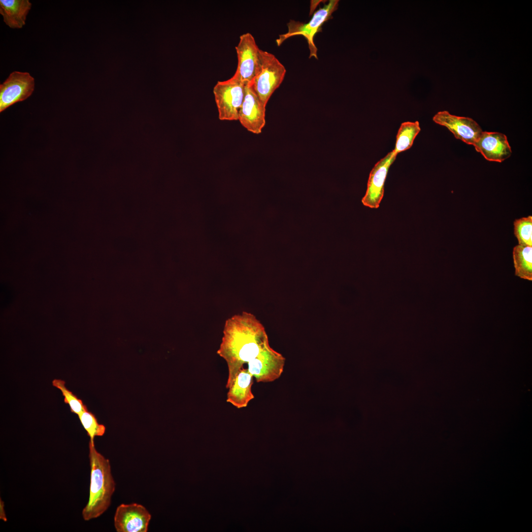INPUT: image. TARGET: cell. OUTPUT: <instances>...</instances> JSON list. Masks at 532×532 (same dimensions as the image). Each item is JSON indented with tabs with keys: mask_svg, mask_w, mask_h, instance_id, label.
Returning <instances> with one entry per match:
<instances>
[{
	"mask_svg": "<svg viewBox=\"0 0 532 532\" xmlns=\"http://www.w3.org/2000/svg\"><path fill=\"white\" fill-rule=\"evenodd\" d=\"M223 332L217 354L227 364V389L245 365L257 382H271L281 376L285 359L271 347L265 327L255 315L243 311L232 316Z\"/></svg>",
	"mask_w": 532,
	"mask_h": 532,
	"instance_id": "cell-1",
	"label": "cell"
},
{
	"mask_svg": "<svg viewBox=\"0 0 532 532\" xmlns=\"http://www.w3.org/2000/svg\"><path fill=\"white\" fill-rule=\"evenodd\" d=\"M89 459L91 468L89 497L82 511L85 521L97 518L104 513L110 505L115 490L109 460L99 453L95 444L90 442Z\"/></svg>",
	"mask_w": 532,
	"mask_h": 532,
	"instance_id": "cell-2",
	"label": "cell"
},
{
	"mask_svg": "<svg viewBox=\"0 0 532 532\" xmlns=\"http://www.w3.org/2000/svg\"><path fill=\"white\" fill-rule=\"evenodd\" d=\"M259 64L252 82L253 88L266 106L273 92L282 83L286 70L272 54L260 49Z\"/></svg>",
	"mask_w": 532,
	"mask_h": 532,
	"instance_id": "cell-3",
	"label": "cell"
},
{
	"mask_svg": "<svg viewBox=\"0 0 532 532\" xmlns=\"http://www.w3.org/2000/svg\"><path fill=\"white\" fill-rule=\"evenodd\" d=\"M245 84L234 73L230 79L219 81L213 94L220 120L237 121L245 92Z\"/></svg>",
	"mask_w": 532,
	"mask_h": 532,
	"instance_id": "cell-4",
	"label": "cell"
},
{
	"mask_svg": "<svg viewBox=\"0 0 532 532\" xmlns=\"http://www.w3.org/2000/svg\"><path fill=\"white\" fill-rule=\"evenodd\" d=\"M338 0H331L328 4L317 10L311 19L307 23H304L299 21L290 20L287 24L288 32L280 34L276 40L278 46L288 38L295 36L301 35L306 39L310 51L309 58H317V48L314 42L313 38L316 33L320 31L322 25L331 19L332 13L337 8Z\"/></svg>",
	"mask_w": 532,
	"mask_h": 532,
	"instance_id": "cell-5",
	"label": "cell"
},
{
	"mask_svg": "<svg viewBox=\"0 0 532 532\" xmlns=\"http://www.w3.org/2000/svg\"><path fill=\"white\" fill-rule=\"evenodd\" d=\"M34 79L27 72L14 71L0 84V112L33 94Z\"/></svg>",
	"mask_w": 532,
	"mask_h": 532,
	"instance_id": "cell-6",
	"label": "cell"
},
{
	"mask_svg": "<svg viewBox=\"0 0 532 532\" xmlns=\"http://www.w3.org/2000/svg\"><path fill=\"white\" fill-rule=\"evenodd\" d=\"M151 515L142 505L122 503L116 508L114 525L117 532H147Z\"/></svg>",
	"mask_w": 532,
	"mask_h": 532,
	"instance_id": "cell-7",
	"label": "cell"
},
{
	"mask_svg": "<svg viewBox=\"0 0 532 532\" xmlns=\"http://www.w3.org/2000/svg\"><path fill=\"white\" fill-rule=\"evenodd\" d=\"M260 49L249 33L239 37L235 46L238 64L235 73L245 84L252 83L259 64Z\"/></svg>",
	"mask_w": 532,
	"mask_h": 532,
	"instance_id": "cell-8",
	"label": "cell"
},
{
	"mask_svg": "<svg viewBox=\"0 0 532 532\" xmlns=\"http://www.w3.org/2000/svg\"><path fill=\"white\" fill-rule=\"evenodd\" d=\"M397 155L393 150L375 164L369 173L363 204L370 208H378L384 196V184L390 166Z\"/></svg>",
	"mask_w": 532,
	"mask_h": 532,
	"instance_id": "cell-9",
	"label": "cell"
},
{
	"mask_svg": "<svg viewBox=\"0 0 532 532\" xmlns=\"http://www.w3.org/2000/svg\"><path fill=\"white\" fill-rule=\"evenodd\" d=\"M266 106L255 92L252 83L246 84L244 98L238 113V120L247 131L261 133L266 124Z\"/></svg>",
	"mask_w": 532,
	"mask_h": 532,
	"instance_id": "cell-10",
	"label": "cell"
},
{
	"mask_svg": "<svg viewBox=\"0 0 532 532\" xmlns=\"http://www.w3.org/2000/svg\"><path fill=\"white\" fill-rule=\"evenodd\" d=\"M433 121L446 127L456 138L469 145H474L483 132L480 126L471 118L453 115L445 111L436 114Z\"/></svg>",
	"mask_w": 532,
	"mask_h": 532,
	"instance_id": "cell-11",
	"label": "cell"
},
{
	"mask_svg": "<svg viewBox=\"0 0 532 532\" xmlns=\"http://www.w3.org/2000/svg\"><path fill=\"white\" fill-rule=\"evenodd\" d=\"M473 146L490 161L502 162L512 153L506 136L498 132H482Z\"/></svg>",
	"mask_w": 532,
	"mask_h": 532,
	"instance_id": "cell-12",
	"label": "cell"
},
{
	"mask_svg": "<svg viewBox=\"0 0 532 532\" xmlns=\"http://www.w3.org/2000/svg\"><path fill=\"white\" fill-rule=\"evenodd\" d=\"M253 378L246 368H241L228 389L227 402L238 409L246 407L254 398L252 391Z\"/></svg>",
	"mask_w": 532,
	"mask_h": 532,
	"instance_id": "cell-13",
	"label": "cell"
},
{
	"mask_svg": "<svg viewBox=\"0 0 532 532\" xmlns=\"http://www.w3.org/2000/svg\"><path fill=\"white\" fill-rule=\"evenodd\" d=\"M32 5L29 0H0V14L9 27L21 29L26 24Z\"/></svg>",
	"mask_w": 532,
	"mask_h": 532,
	"instance_id": "cell-14",
	"label": "cell"
},
{
	"mask_svg": "<svg viewBox=\"0 0 532 532\" xmlns=\"http://www.w3.org/2000/svg\"><path fill=\"white\" fill-rule=\"evenodd\" d=\"M515 275L532 281V246L518 244L513 249Z\"/></svg>",
	"mask_w": 532,
	"mask_h": 532,
	"instance_id": "cell-15",
	"label": "cell"
},
{
	"mask_svg": "<svg viewBox=\"0 0 532 532\" xmlns=\"http://www.w3.org/2000/svg\"><path fill=\"white\" fill-rule=\"evenodd\" d=\"M421 131L419 122L407 121L401 123L397 134L394 152L399 153L409 149Z\"/></svg>",
	"mask_w": 532,
	"mask_h": 532,
	"instance_id": "cell-16",
	"label": "cell"
},
{
	"mask_svg": "<svg viewBox=\"0 0 532 532\" xmlns=\"http://www.w3.org/2000/svg\"><path fill=\"white\" fill-rule=\"evenodd\" d=\"M78 416L81 424L90 437L89 442L94 443L96 436H101L105 433V427L99 424L95 415L88 410L81 412Z\"/></svg>",
	"mask_w": 532,
	"mask_h": 532,
	"instance_id": "cell-17",
	"label": "cell"
},
{
	"mask_svg": "<svg viewBox=\"0 0 532 532\" xmlns=\"http://www.w3.org/2000/svg\"><path fill=\"white\" fill-rule=\"evenodd\" d=\"M513 225L514 234L518 244L532 246V216L516 219Z\"/></svg>",
	"mask_w": 532,
	"mask_h": 532,
	"instance_id": "cell-18",
	"label": "cell"
},
{
	"mask_svg": "<svg viewBox=\"0 0 532 532\" xmlns=\"http://www.w3.org/2000/svg\"><path fill=\"white\" fill-rule=\"evenodd\" d=\"M52 385L61 391L64 397L65 403L69 405L72 413L79 415L87 410L86 406L83 404L82 401L66 388L64 380L54 379L52 381Z\"/></svg>",
	"mask_w": 532,
	"mask_h": 532,
	"instance_id": "cell-19",
	"label": "cell"
},
{
	"mask_svg": "<svg viewBox=\"0 0 532 532\" xmlns=\"http://www.w3.org/2000/svg\"><path fill=\"white\" fill-rule=\"evenodd\" d=\"M0 519L2 520L4 522L7 521V518L6 513L4 509V502L0 499Z\"/></svg>",
	"mask_w": 532,
	"mask_h": 532,
	"instance_id": "cell-20",
	"label": "cell"
}]
</instances>
